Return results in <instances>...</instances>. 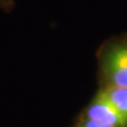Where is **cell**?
Instances as JSON below:
<instances>
[{"label": "cell", "instance_id": "obj_5", "mask_svg": "<svg viewBox=\"0 0 127 127\" xmlns=\"http://www.w3.org/2000/svg\"><path fill=\"white\" fill-rule=\"evenodd\" d=\"M15 6V0H0V10L9 13Z\"/></svg>", "mask_w": 127, "mask_h": 127}, {"label": "cell", "instance_id": "obj_1", "mask_svg": "<svg viewBox=\"0 0 127 127\" xmlns=\"http://www.w3.org/2000/svg\"><path fill=\"white\" fill-rule=\"evenodd\" d=\"M95 56L98 89L127 88V31L105 39Z\"/></svg>", "mask_w": 127, "mask_h": 127}, {"label": "cell", "instance_id": "obj_4", "mask_svg": "<svg viewBox=\"0 0 127 127\" xmlns=\"http://www.w3.org/2000/svg\"><path fill=\"white\" fill-rule=\"evenodd\" d=\"M72 127H112V126L100 124V123L91 120V119H88L86 117H83L81 114H78Z\"/></svg>", "mask_w": 127, "mask_h": 127}, {"label": "cell", "instance_id": "obj_3", "mask_svg": "<svg viewBox=\"0 0 127 127\" xmlns=\"http://www.w3.org/2000/svg\"><path fill=\"white\" fill-rule=\"evenodd\" d=\"M104 93L108 101L112 104L127 124V88L98 89Z\"/></svg>", "mask_w": 127, "mask_h": 127}, {"label": "cell", "instance_id": "obj_2", "mask_svg": "<svg viewBox=\"0 0 127 127\" xmlns=\"http://www.w3.org/2000/svg\"><path fill=\"white\" fill-rule=\"evenodd\" d=\"M81 116L91 119L100 124L112 127H127L126 122L101 90L96 91L87 106L81 111Z\"/></svg>", "mask_w": 127, "mask_h": 127}]
</instances>
